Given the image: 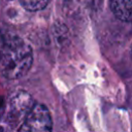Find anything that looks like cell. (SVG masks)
Segmentation results:
<instances>
[{"instance_id": "1", "label": "cell", "mask_w": 132, "mask_h": 132, "mask_svg": "<svg viewBox=\"0 0 132 132\" xmlns=\"http://www.w3.org/2000/svg\"><path fill=\"white\" fill-rule=\"evenodd\" d=\"M33 62L31 46L19 35L0 30V73L8 79L27 74Z\"/></svg>"}, {"instance_id": "2", "label": "cell", "mask_w": 132, "mask_h": 132, "mask_svg": "<svg viewBox=\"0 0 132 132\" xmlns=\"http://www.w3.org/2000/svg\"><path fill=\"white\" fill-rule=\"evenodd\" d=\"M53 121L45 105L35 103L31 111L20 124L16 132H52Z\"/></svg>"}, {"instance_id": "5", "label": "cell", "mask_w": 132, "mask_h": 132, "mask_svg": "<svg viewBox=\"0 0 132 132\" xmlns=\"http://www.w3.org/2000/svg\"><path fill=\"white\" fill-rule=\"evenodd\" d=\"M50 0H20V3L24 8L30 11H36L43 9L47 4Z\"/></svg>"}, {"instance_id": "3", "label": "cell", "mask_w": 132, "mask_h": 132, "mask_svg": "<svg viewBox=\"0 0 132 132\" xmlns=\"http://www.w3.org/2000/svg\"><path fill=\"white\" fill-rule=\"evenodd\" d=\"M35 102L33 98L27 92L21 91L15 93L9 102L8 106V120L10 123L16 125L20 122H23L28 113L31 111Z\"/></svg>"}, {"instance_id": "4", "label": "cell", "mask_w": 132, "mask_h": 132, "mask_svg": "<svg viewBox=\"0 0 132 132\" xmlns=\"http://www.w3.org/2000/svg\"><path fill=\"white\" fill-rule=\"evenodd\" d=\"M113 14L121 21H132V0H109Z\"/></svg>"}, {"instance_id": "7", "label": "cell", "mask_w": 132, "mask_h": 132, "mask_svg": "<svg viewBox=\"0 0 132 132\" xmlns=\"http://www.w3.org/2000/svg\"><path fill=\"white\" fill-rule=\"evenodd\" d=\"M131 54H132V48H131Z\"/></svg>"}, {"instance_id": "6", "label": "cell", "mask_w": 132, "mask_h": 132, "mask_svg": "<svg viewBox=\"0 0 132 132\" xmlns=\"http://www.w3.org/2000/svg\"><path fill=\"white\" fill-rule=\"evenodd\" d=\"M78 1H86V0H78Z\"/></svg>"}]
</instances>
